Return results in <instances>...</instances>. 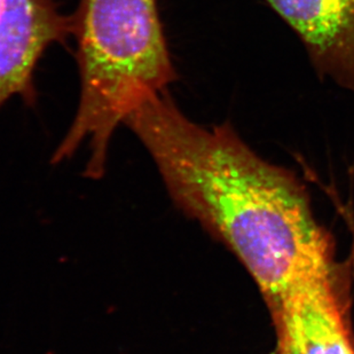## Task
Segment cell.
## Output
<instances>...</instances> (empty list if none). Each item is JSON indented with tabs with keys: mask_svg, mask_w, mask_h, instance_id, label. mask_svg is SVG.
Instances as JSON below:
<instances>
[{
	"mask_svg": "<svg viewBox=\"0 0 354 354\" xmlns=\"http://www.w3.org/2000/svg\"><path fill=\"white\" fill-rule=\"evenodd\" d=\"M268 308L277 354H354L331 268L299 281Z\"/></svg>",
	"mask_w": 354,
	"mask_h": 354,
	"instance_id": "obj_4",
	"label": "cell"
},
{
	"mask_svg": "<svg viewBox=\"0 0 354 354\" xmlns=\"http://www.w3.org/2000/svg\"><path fill=\"white\" fill-rule=\"evenodd\" d=\"M73 32V15L61 13L57 0H0V108L13 97L35 106L40 57Z\"/></svg>",
	"mask_w": 354,
	"mask_h": 354,
	"instance_id": "obj_3",
	"label": "cell"
},
{
	"mask_svg": "<svg viewBox=\"0 0 354 354\" xmlns=\"http://www.w3.org/2000/svg\"><path fill=\"white\" fill-rule=\"evenodd\" d=\"M80 94L69 130L52 155L62 163L87 145L84 174L107 171L111 139L131 111L178 80L158 0H80L73 15Z\"/></svg>",
	"mask_w": 354,
	"mask_h": 354,
	"instance_id": "obj_2",
	"label": "cell"
},
{
	"mask_svg": "<svg viewBox=\"0 0 354 354\" xmlns=\"http://www.w3.org/2000/svg\"><path fill=\"white\" fill-rule=\"evenodd\" d=\"M123 125L146 148L178 210L234 254L268 308L331 268L329 237L304 185L258 155L230 120L197 124L167 90L141 102Z\"/></svg>",
	"mask_w": 354,
	"mask_h": 354,
	"instance_id": "obj_1",
	"label": "cell"
},
{
	"mask_svg": "<svg viewBox=\"0 0 354 354\" xmlns=\"http://www.w3.org/2000/svg\"><path fill=\"white\" fill-rule=\"evenodd\" d=\"M304 45L319 77L354 94V0H266Z\"/></svg>",
	"mask_w": 354,
	"mask_h": 354,
	"instance_id": "obj_5",
	"label": "cell"
}]
</instances>
